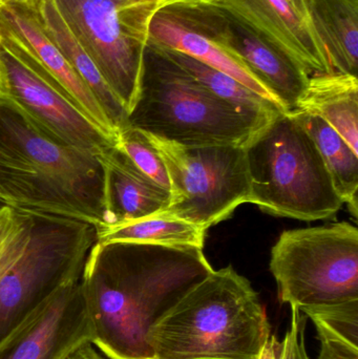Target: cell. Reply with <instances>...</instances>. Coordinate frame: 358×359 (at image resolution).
Masks as SVG:
<instances>
[{
	"instance_id": "obj_1",
	"label": "cell",
	"mask_w": 358,
	"mask_h": 359,
	"mask_svg": "<svg viewBox=\"0 0 358 359\" xmlns=\"http://www.w3.org/2000/svg\"><path fill=\"white\" fill-rule=\"evenodd\" d=\"M214 270L201 248L96 241L80 278L92 345L109 359H155L151 327Z\"/></svg>"
},
{
	"instance_id": "obj_2",
	"label": "cell",
	"mask_w": 358,
	"mask_h": 359,
	"mask_svg": "<svg viewBox=\"0 0 358 359\" xmlns=\"http://www.w3.org/2000/svg\"><path fill=\"white\" fill-rule=\"evenodd\" d=\"M271 325L252 283L233 266L193 286L147 334L155 359H256Z\"/></svg>"
},
{
	"instance_id": "obj_3",
	"label": "cell",
	"mask_w": 358,
	"mask_h": 359,
	"mask_svg": "<svg viewBox=\"0 0 358 359\" xmlns=\"http://www.w3.org/2000/svg\"><path fill=\"white\" fill-rule=\"evenodd\" d=\"M275 115L249 113L221 100L162 48L147 43L140 90L128 124L184 147L244 145Z\"/></svg>"
},
{
	"instance_id": "obj_4",
	"label": "cell",
	"mask_w": 358,
	"mask_h": 359,
	"mask_svg": "<svg viewBox=\"0 0 358 359\" xmlns=\"http://www.w3.org/2000/svg\"><path fill=\"white\" fill-rule=\"evenodd\" d=\"M249 202L277 217L317 221L344 202L313 139L289 113L273 116L244 144Z\"/></svg>"
},
{
	"instance_id": "obj_5",
	"label": "cell",
	"mask_w": 358,
	"mask_h": 359,
	"mask_svg": "<svg viewBox=\"0 0 358 359\" xmlns=\"http://www.w3.org/2000/svg\"><path fill=\"white\" fill-rule=\"evenodd\" d=\"M281 303L300 311L358 301V229L340 222L287 230L271 250Z\"/></svg>"
},
{
	"instance_id": "obj_6",
	"label": "cell",
	"mask_w": 358,
	"mask_h": 359,
	"mask_svg": "<svg viewBox=\"0 0 358 359\" xmlns=\"http://www.w3.org/2000/svg\"><path fill=\"white\" fill-rule=\"evenodd\" d=\"M96 240L92 224L32 212L25 250L0 280V341L56 291L81 278Z\"/></svg>"
},
{
	"instance_id": "obj_7",
	"label": "cell",
	"mask_w": 358,
	"mask_h": 359,
	"mask_svg": "<svg viewBox=\"0 0 358 359\" xmlns=\"http://www.w3.org/2000/svg\"><path fill=\"white\" fill-rule=\"evenodd\" d=\"M73 33L130 113L140 90L149 25L163 0H57Z\"/></svg>"
},
{
	"instance_id": "obj_8",
	"label": "cell",
	"mask_w": 358,
	"mask_h": 359,
	"mask_svg": "<svg viewBox=\"0 0 358 359\" xmlns=\"http://www.w3.org/2000/svg\"><path fill=\"white\" fill-rule=\"evenodd\" d=\"M165 164L170 200L164 212L208 230L249 202L244 145L184 147L146 134Z\"/></svg>"
},
{
	"instance_id": "obj_9",
	"label": "cell",
	"mask_w": 358,
	"mask_h": 359,
	"mask_svg": "<svg viewBox=\"0 0 358 359\" xmlns=\"http://www.w3.org/2000/svg\"><path fill=\"white\" fill-rule=\"evenodd\" d=\"M0 142L78 219L96 229L104 225V175L98 158L48 138L1 98Z\"/></svg>"
},
{
	"instance_id": "obj_10",
	"label": "cell",
	"mask_w": 358,
	"mask_h": 359,
	"mask_svg": "<svg viewBox=\"0 0 358 359\" xmlns=\"http://www.w3.org/2000/svg\"><path fill=\"white\" fill-rule=\"evenodd\" d=\"M4 99L48 138L98 157L115 143L77 107L0 44Z\"/></svg>"
},
{
	"instance_id": "obj_11",
	"label": "cell",
	"mask_w": 358,
	"mask_h": 359,
	"mask_svg": "<svg viewBox=\"0 0 358 359\" xmlns=\"http://www.w3.org/2000/svg\"><path fill=\"white\" fill-rule=\"evenodd\" d=\"M0 44L25 61L116 143L117 130L106 114L22 0L0 8Z\"/></svg>"
},
{
	"instance_id": "obj_12",
	"label": "cell",
	"mask_w": 358,
	"mask_h": 359,
	"mask_svg": "<svg viewBox=\"0 0 358 359\" xmlns=\"http://www.w3.org/2000/svg\"><path fill=\"white\" fill-rule=\"evenodd\" d=\"M92 341L78 280L56 291L0 341V359H67Z\"/></svg>"
},
{
	"instance_id": "obj_13",
	"label": "cell",
	"mask_w": 358,
	"mask_h": 359,
	"mask_svg": "<svg viewBox=\"0 0 358 359\" xmlns=\"http://www.w3.org/2000/svg\"><path fill=\"white\" fill-rule=\"evenodd\" d=\"M182 4L268 88L286 113L296 109L310 77L304 69L226 11L201 2Z\"/></svg>"
},
{
	"instance_id": "obj_14",
	"label": "cell",
	"mask_w": 358,
	"mask_h": 359,
	"mask_svg": "<svg viewBox=\"0 0 358 359\" xmlns=\"http://www.w3.org/2000/svg\"><path fill=\"white\" fill-rule=\"evenodd\" d=\"M201 2L226 11L243 21L308 73H332L329 57L319 40L306 0H180Z\"/></svg>"
},
{
	"instance_id": "obj_15",
	"label": "cell",
	"mask_w": 358,
	"mask_h": 359,
	"mask_svg": "<svg viewBox=\"0 0 358 359\" xmlns=\"http://www.w3.org/2000/svg\"><path fill=\"white\" fill-rule=\"evenodd\" d=\"M149 43L182 53L223 72L285 111L268 88L212 37L182 2L164 4L155 13L149 25Z\"/></svg>"
},
{
	"instance_id": "obj_16",
	"label": "cell",
	"mask_w": 358,
	"mask_h": 359,
	"mask_svg": "<svg viewBox=\"0 0 358 359\" xmlns=\"http://www.w3.org/2000/svg\"><path fill=\"white\" fill-rule=\"evenodd\" d=\"M97 158L104 175L105 219L100 228L136 221L167 208L170 190L143 174L115 145Z\"/></svg>"
},
{
	"instance_id": "obj_17",
	"label": "cell",
	"mask_w": 358,
	"mask_h": 359,
	"mask_svg": "<svg viewBox=\"0 0 358 359\" xmlns=\"http://www.w3.org/2000/svg\"><path fill=\"white\" fill-rule=\"evenodd\" d=\"M48 37L88 86L118 133L128 126V113L101 76L59 8L57 0H22Z\"/></svg>"
},
{
	"instance_id": "obj_18",
	"label": "cell",
	"mask_w": 358,
	"mask_h": 359,
	"mask_svg": "<svg viewBox=\"0 0 358 359\" xmlns=\"http://www.w3.org/2000/svg\"><path fill=\"white\" fill-rule=\"evenodd\" d=\"M294 111L321 118L358 153L357 76L338 72L310 76Z\"/></svg>"
},
{
	"instance_id": "obj_19",
	"label": "cell",
	"mask_w": 358,
	"mask_h": 359,
	"mask_svg": "<svg viewBox=\"0 0 358 359\" xmlns=\"http://www.w3.org/2000/svg\"><path fill=\"white\" fill-rule=\"evenodd\" d=\"M334 72L357 76L358 0H306Z\"/></svg>"
},
{
	"instance_id": "obj_20",
	"label": "cell",
	"mask_w": 358,
	"mask_h": 359,
	"mask_svg": "<svg viewBox=\"0 0 358 359\" xmlns=\"http://www.w3.org/2000/svg\"><path fill=\"white\" fill-rule=\"evenodd\" d=\"M289 114L315 141L343 202L348 205L351 215L357 219L358 153L353 151L333 128L317 116L301 111Z\"/></svg>"
},
{
	"instance_id": "obj_21",
	"label": "cell",
	"mask_w": 358,
	"mask_h": 359,
	"mask_svg": "<svg viewBox=\"0 0 358 359\" xmlns=\"http://www.w3.org/2000/svg\"><path fill=\"white\" fill-rule=\"evenodd\" d=\"M96 230V241L101 244L124 242L201 249H203L207 231L164 211L136 221Z\"/></svg>"
},
{
	"instance_id": "obj_22",
	"label": "cell",
	"mask_w": 358,
	"mask_h": 359,
	"mask_svg": "<svg viewBox=\"0 0 358 359\" xmlns=\"http://www.w3.org/2000/svg\"><path fill=\"white\" fill-rule=\"evenodd\" d=\"M158 48H162L172 61L183 67L208 92L212 93L221 100L237 109L249 111V113L259 114V115L273 116L275 114L285 113L275 103L263 98L231 76L212 69L182 53L167 50L161 46Z\"/></svg>"
},
{
	"instance_id": "obj_23",
	"label": "cell",
	"mask_w": 358,
	"mask_h": 359,
	"mask_svg": "<svg viewBox=\"0 0 358 359\" xmlns=\"http://www.w3.org/2000/svg\"><path fill=\"white\" fill-rule=\"evenodd\" d=\"M0 205L25 212L59 215L58 207L39 180L1 143Z\"/></svg>"
},
{
	"instance_id": "obj_24",
	"label": "cell",
	"mask_w": 358,
	"mask_h": 359,
	"mask_svg": "<svg viewBox=\"0 0 358 359\" xmlns=\"http://www.w3.org/2000/svg\"><path fill=\"white\" fill-rule=\"evenodd\" d=\"M115 147L123 151L143 174L170 190L165 164L144 133L132 126H125L118 133Z\"/></svg>"
},
{
	"instance_id": "obj_25",
	"label": "cell",
	"mask_w": 358,
	"mask_h": 359,
	"mask_svg": "<svg viewBox=\"0 0 358 359\" xmlns=\"http://www.w3.org/2000/svg\"><path fill=\"white\" fill-rule=\"evenodd\" d=\"M32 226V212L0 205V280L25 250Z\"/></svg>"
},
{
	"instance_id": "obj_26",
	"label": "cell",
	"mask_w": 358,
	"mask_h": 359,
	"mask_svg": "<svg viewBox=\"0 0 358 359\" xmlns=\"http://www.w3.org/2000/svg\"><path fill=\"white\" fill-rule=\"evenodd\" d=\"M301 312L312 320L315 328L325 329L358 344V301L310 308Z\"/></svg>"
},
{
	"instance_id": "obj_27",
	"label": "cell",
	"mask_w": 358,
	"mask_h": 359,
	"mask_svg": "<svg viewBox=\"0 0 358 359\" xmlns=\"http://www.w3.org/2000/svg\"><path fill=\"white\" fill-rule=\"evenodd\" d=\"M291 309V323L283 341L270 335L256 359H309L305 347L306 318L298 308Z\"/></svg>"
},
{
	"instance_id": "obj_28",
	"label": "cell",
	"mask_w": 358,
	"mask_h": 359,
	"mask_svg": "<svg viewBox=\"0 0 358 359\" xmlns=\"http://www.w3.org/2000/svg\"><path fill=\"white\" fill-rule=\"evenodd\" d=\"M322 347L317 359H358V344L325 329L317 328Z\"/></svg>"
},
{
	"instance_id": "obj_29",
	"label": "cell",
	"mask_w": 358,
	"mask_h": 359,
	"mask_svg": "<svg viewBox=\"0 0 358 359\" xmlns=\"http://www.w3.org/2000/svg\"><path fill=\"white\" fill-rule=\"evenodd\" d=\"M67 359H106L103 358L92 343H85L76 349Z\"/></svg>"
},
{
	"instance_id": "obj_30",
	"label": "cell",
	"mask_w": 358,
	"mask_h": 359,
	"mask_svg": "<svg viewBox=\"0 0 358 359\" xmlns=\"http://www.w3.org/2000/svg\"><path fill=\"white\" fill-rule=\"evenodd\" d=\"M4 76H2L1 62H0V97L4 95Z\"/></svg>"
},
{
	"instance_id": "obj_31",
	"label": "cell",
	"mask_w": 358,
	"mask_h": 359,
	"mask_svg": "<svg viewBox=\"0 0 358 359\" xmlns=\"http://www.w3.org/2000/svg\"><path fill=\"white\" fill-rule=\"evenodd\" d=\"M14 1H16V0H0V8H2V6H6V4Z\"/></svg>"
},
{
	"instance_id": "obj_32",
	"label": "cell",
	"mask_w": 358,
	"mask_h": 359,
	"mask_svg": "<svg viewBox=\"0 0 358 359\" xmlns=\"http://www.w3.org/2000/svg\"><path fill=\"white\" fill-rule=\"evenodd\" d=\"M164 4H170V2L180 1V0H163ZM163 4V6H164Z\"/></svg>"
}]
</instances>
